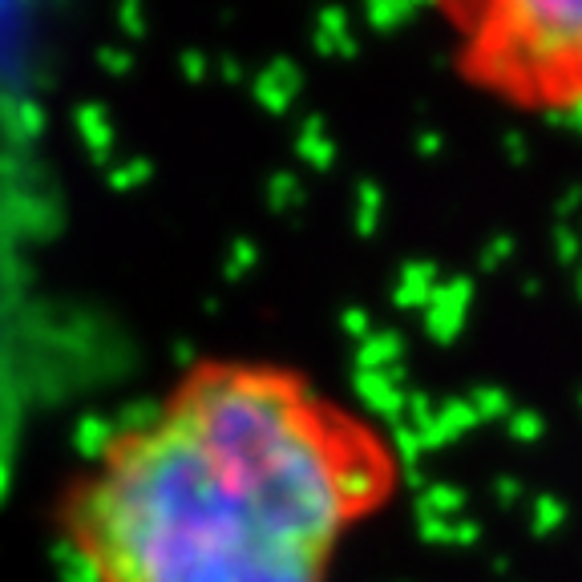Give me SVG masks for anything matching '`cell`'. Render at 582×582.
Returning a JSON list of instances; mask_svg holds the SVG:
<instances>
[{"label":"cell","instance_id":"6da1fadb","mask_svg":"<svg viewBox=\"0 0 582 582\" xmlns=\"http://www.w3.org/2000/svg\"><path fill=\"white\" fill-rule=\"evenodd\" d=\"M401 477L393 433L304 368L203 356L93 445L53 526L77 582H336Z\"/></svg>","mask_w":582,"mask_h":582},{"label":"cell","instance_id":"7a4b0ae2","mask_svg":"<svg viewBox=\"0 0 582 582\" xmlns=\"http://www.w3.org/2000/svg\"><path fill=\"white\" fill-rule=\"evenodd\" d=\"M457 77L530 118L582 114V0H429Z\"/></svg>","mask_w":582,"mask_h":582}]
</instances>
